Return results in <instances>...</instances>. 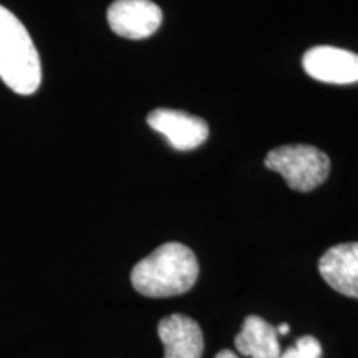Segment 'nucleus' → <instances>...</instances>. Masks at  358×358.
I'll return each instance as SVG.
<instances>
[{
    "label": "nucleus",
    "instance_id": "obj_1",
    "mask_svg": "<svg viewBox=\"0 0 358 358\" xmlns=\"http://www.w3.org/2000/svg\"><path fill=\"white\" fill-rule=\"evenodd\" d=\"M198 275L194 252L185 244L166 243L133 267L131 284L146 297H173L191 290Z\"/></svg>",
    "mask_w": 358,
    "mask_h": 358
},
{
    "label": "nucleus",
    "instance_id": "obj_2",
    "mask_svg": "<svg viewBox=\"0 0 358 358\" xmlns=\"http://www.w3.org/2000/svg\"><path fill=\"white\" fill-rule=\"evenodd\" d=\"M0 78L19 95H32L42 83V65L24 24L0 6Z\"/></svg>",
    "mask_w": 358,
    "mask_h": 358
},
{
    "label": "nucleus",
    "instance_id": "obj_3",
    "mask_svg": "<svg viewBox=\"0 0 358 358\" xmlns=\"http://www.w3.org/2000/svg\"><path fill=\"white\" fill-rule=\"evenodd\" d=\"M266 166L284 176L290 189L308 192L325 181L330 173V159L319 148L308 145H285L268 151Z\"/></svg>",
    "mask_w": 358,
    "mask_h": 358
},
{
    "label": "nucleus",
    "instance_id": "obj_4",
    "mask_svg": "<svg viewBox=\"0 0 358 358\" xmlns=\"http://www.w3.org/2000/svg\"><path fill=\"white\" fill-rule=\"evenodd\" d=\"M106 17L116 35L131 40L151 37L163 22V12L151 0H115Z\"/></svg>",
    "mask_w": 358,
    "mask_h": 358
},
{
    "label": "nucleus",
    "instance_id": "obj_5",
    "mask_svg": "<svg viewBox=\"0 0 358 358\" xmlns=\"http://www.w3.org/2000/svg\"><path fill=\"white\" fill-rule=\"evenodd\" d=\"M308 77L324 83L350 85L358 82V55L343 48L319 45L302 58Z\"/></svg>",
    "mask_w": 358,
    "mask_h": 358
},
{
    "label": "nucleus",
    "instance_id": "obj_6",
    "mask_svg": "<svg viewBox=\"0 0 358 358\" xmlns=\"http://www.w3.org/2000/svg\"><path fill=\"white\" fill-rule=\"evenodd\" d=\"M146 122L178 151L194 150L203 145L209 134V127L203 118L179 110H153L148 115Z\"/></svg>",
    "mask_w": 358,
    "mask_h": 358
},
{
    "label": "nucleus",
    "instance_id": "obj_7",
    "mask_svg": "<svg viewBox=\"0 0 358 358\" xmlns=\"http://www.w3.org/2000/svg\"><path fill=\"white\" fill-rule=\"evenodd\" d=\"M319 272L338 294L358 299V243L330 248L320 257Z\"/></svg>",
    "mask_w": 358,
    "mask_h": 358
},
{
    "label": "nucleus",
    "instance_id": "obj_8",
    "mask_svg": "<svg viewBox=\"0 0 358 358\" xmlns=\"http://www.w3.org/2000/svg\"><path fill=\"white\" fill-rule=\"evenodd\" d=\"M158 335L164 345V358H201L204 337L199 324L191 317L173 313L158 325Z\"/></svg>",
    "mask_w": 358,
    "mask_h": 358
},
{
    "label": "nucleus",
    "instance_id": "obj_9",
    "mask_svg": "<svg viewBox=\"0 0 358 358\" xmlns=\"http://www.w3.org/2000/svg\"><path fill=\"white\" fill-rule=\"evenodd\" d=\"M234 345L241 355L250 358H279L282 353L275 327L257 315H249L244 320Z\"/></svg>",
    "mask_w": 358,
    "mask_h": 358
},
{
    "label": "nucleus",
    "instance_id": "obj_10",
    "mask_svg": "<svg viewBox=\"0 0 358 358\" xmlns=\"http://www.w3.org/2000/svg\"><path fill=\"white\" fill-rule=\"evenodd\" d=\"M322 345L312 335H303L295 342L294 347H289L279 358H320Z\"/></svg>",
    "mask_w": 358,
    "mask_h": 358
},
{
    "label": "nucleus",
    "instance_id": "obj_11",
    "mask_svg": "<svg viewBox=\"0 0 358 358\" xmlns=\"http://www.w3.org/2000/svg\"><path fill=\"white\" fill-rule=\"evenodd\" d=\"M214 358H239V357H237L236 353L231 352V350H221Z\"/></svg>",
    "mask_w": 358,
    "mask_h": 358
},
{
    "label": "nucleus",
    "instance_id": "obj_12",
    "mask_svg": "<svg viewBox=\"0 0 358 358\" xmlns=\"http://www.w3.org/2000/svg\"><path fill=\"white\" fill-rule=\"evenodd\" d=\"M277 335H287L289 334V325L287 324H282L277 327Z\"/></svg>",
    "mask_w": 358,
    "mask_h": 358
}]
</instances>
